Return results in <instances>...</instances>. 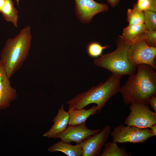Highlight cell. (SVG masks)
<instances>
[{"instance_id": "44dd1931", "label": "cell", "mask_w": 156, "mask_h": 156, "mask_svg": "<svg viewBox=\"0 0 156 156\" xmlns=\"http://www.w3.org/2000/svg\"><path fill=\"white\" fill-rule=\"evenodd\" d=\"M145 34L147 44L150 46L156 47V31L147 30L145 32Z\"/></svg>"}, {"instance_id": "4fadbf2b", "label": "cell", "mask_w": 156, "mask_h": 156, "mask_svg": "<svg viewBox=\"0 0 156 156\" xmlns=\"http://www.w3.org/2000/svg\"><path fill=\"white\" fill-rule=\"evenodd\" d=\"M99 108L97 106H94L90 108L86 109H79L68 107V111L70 117L68 125H80L86 122L88 117L97 114Z\"/></svg>"}, {"instance_id": "5b68a950", "label": "cell", "mask_w": 156, "mask_h": 156, "mask_svg": "<svg viewBox=\"0 0 156 156\" xmlns=\"http://www.w3.org/2000/svg\"><path fill=\"white\" fill-rule=\"evenodd\" d=\"M128 55L130 61L135 66L146 64L156 70V47L150 46L147 44L145 32L130 45Z\"/></svg>"}, {"instance_id": "5bb4252c", "label": "cell", "mask_w": 156, "mask_h": 156, "mask_svg": "<svg viewBox=\"0 0 156 156\" xmlns=\"http://www.w3.org/2000/svg\"><path fill=\"white\" fill-rule=\"evenodd\" d=\"M146 30L144 23L138 25L129 24L123 29L122 35L120 38L131 45Z\"/></svg>"}, {"instance_id": "7c38bea8", "label": "cell", "mask_w": 156, "mask_h": 156, "mask_svg": "<svg viewBox=\"0 0 156 156\" xmlns=\"http://www.w3.org/2000/svg\"><path fill=\"white\" fill-rule=\"evenodd\" d=\"M64 105H62L60 108L53 120L54 124L49 130L43 135L44 137L52 138L54 135L64 131L69 122L70 116L68 112L64 109Z\"/></svg>"}, {"instance_id": "9a60e30c", "label": "cell", "mask_w": 156, "mask_h": 156, "mask_svg": "<svg viewBox=\"0 0 156 156\" xmlns=\"http://www.w3.org/2000/svg\"><path fill=\"white\" fill-rule=\"evenodd\" d=\"M48 151L51 153L61 152L67 156H82V150L79 144L71 145L61 140L53 144L48 148Z\"/></svg>"}, {"instance_id": "2e32d148", "label": "cell", "mask_w": 156, "mask_h": 156, "mask_svg": "<svg viewBox=\"0 0 156 156\" xmlns=\"http://www.w3.org/2000/svg\"><path fill=\"white\" fill-rule=\"evenodd\" d=\"M1 13L6 21L12 22L15 27H18V12L14 7L12 0H5Z\"/></svg>"}, {"instance_id": "d4e9b609", "label": "cell", "mask_w": 156, "mask_h": 156, "mask_svg": "<svg viewBox=\"0 0 156 156\" xmlns=\"http://www.w3.org/2000/svg\"><path fill=\"white\" fill-rule=\"evenodd\" d=\"M150 129L154 136L156 135V124L150 127Z\"/></svg>"}, {"instance_id": "d6986e66", "label": "cell", "mask_w": 156, "mask_h": 156, "mask_svg": "<svg viewBox=\"0 0 156 156\" xmlns=\"http://www.w3.org/2000/svg\"><path fill=\"white\" fill-rule=\"evenodd\" d=\"M144 16V24L146 29L149 31H156V12L150 10L143 11Z\"/></svg>"}, {"instance_id": "ba28073f", "label": "cell", "mask_w": 156, "mask_h": 156, "mask_svg": "<svg viewBox=\"0 0 156 156\" xmlns=\"http://www.w3.org/2000/svg\"><path fill=\"white\" fill-rule=\"evenodd\" d=\"M102 129L92 130L88 128L86 122L76 125H68L62 132L53 136L52 138L61 139L62 141L70 144L72 142L80 144L91 136L94 135Z\"/></svg>"}, {"instance_id": "484cf974", "label": "cell", "mask_w": 156, "mask_h": 156, "mask_svg": "<svg viewBox=\"0 0 156 156\" xmlns=\"http://www.w3.org/2000/svg\"><path fill=\"white\" fill-rule=\"evenodd\" d=\"M5 2V0H0V13L3 8Z\"/></svg>"}, {"instance_id": "52a82bcc", "label": "cell", "mask_w": 156, "mask_h": 156, "mask_svg": "<svg viewBox=\"0 0 156 156\" xmlns=\"http://www.w3.org/2000/svg\"><path fill=\"white\" fill-rule=\"evenodd\" d=\"M130 112L125 120L127 125L141 128H150L156 124V113L151 110L148 105L134 103L129 106Z\"/></svg>"}, {"instance_id": "8fae6325", "label": "cell", "mask_w": 156, "mask_h": 156, "mask_svg": "<svg viewBox=\"0 0 156 156\" xmlns=\"http://www.w3.org/2000/svg\"><path fill=\"white\" fill-rule=\"evenodd\" d=\"M10 79L6 75L3 62L0 60V111L10 107L11 102L17 97L16 90L11 86Z\"/></svg>"}, {"instance_id": "7a4b0ae2", "label": "cell", "mask_w": 156, "mask_h": 156, "mask_svg": "<svg viewBox=\"0 0 156 156\" xmlns=\"http://www.w3.org/2000/svg\"><path fill=\"white\" fill-rule=\"evenodd\" d=\"M32 39L30 27L27 26L14 38L7 40L1 51L0 60L9 79L21 68L28 56Z\"/></svg>"}, {"instance_id": "603a6c76", "label": "cell", "mask_w": 156, "mask_h": 156, "mask_svg": "<svg viewBox=\"0 0 156 156\" xmlns=\"http://www.w3.org/2000/svg\"><path fill=\"white\" fill-rule=\"evenodd\" d=\"M148 104L151 105V107L153 109L155 112L156 113V95L151 96L148 101Z\"/></svg>"}, {"instance_id": "8992f818", "label": "cell", "mask_w": 156, "mask_h": 156, "mask_svg": "<svg viewBox=\"0 0 156 156\" xmlns=\"http://www.w3.org/2000/svg\"><path fill=\"white\" fill-rule=\"evenodd\" d=\"M110 135L112 142L116 143L129 142L136 144L145 142L154 136L151 130L120 124L115 127Z\"/></svg>"}, {"instance_id": "ffe728a7", "label": "cell", "mask_w": 156, "mask_h": 156, "mask_svg": "<svg viewBox=\"0 0 156 156\" xmlns=\"http://www.w3.org/2000/svg\"><path fill=\"white\" fill-rule=\"evenodd\" d=\"M108 47L105 45L102 46L99 43L96 42H92L88 45L87 51L88 55L92 57H97L101 55L103 49Z\"/></svg>"}, {"instance_id": "ac0fdd59", "label": "cell", "mask_w": 156, "mask_h": 156, "mask_svg": "<svg viewBox=\"0 0 156 156\" xmlns=\"http://www.w3.org/2000/svg\"><path fill=\"white\" fill-rule=\"evenodd\" d=\"M127 20L129 25H138L144 23L143 12L134 8L129 9L127 12Z\"/></svg>"}, {"instance_id": "9c48e42d", "label": "cell", "mask_w": 156, "mask_h": 156, "mask_svg": "<svg viewBox=\"0 0 156 156\" xmlns=\"http://www.w3.org/2000/svg\"><path fill=\"white\" fill-rule=\"evenodd\" d=\"M74 0L76 16L83 23H89L95 15L105 12L109 9L107 4L98 3L94 0Z\"/></svg>"}, {"instance_id": "3957f363", "label": "cell", "mask_w": 156, "mask_h": 156, "mask_svg": "<svg viewBox=\"0 0 156 156\" xmlns=\"http://www.w3.org/2000/svg\"><path fill=\"white\" fill-rule=\"evenodd\" d=\"M121 77L112 74L105 82L77 95L66 103L69 105V107L77 109H83L89 104L95 103L99 113L107 101L119 92Z\"/></svg>"}, {"instance_id": "7402d4cb", "label": "cell", "mask_w": 156, "mask_h": 156, "mask_svg": "<svg viewBox=\"0 0 156 156\" xmlns=\"http://www.w3.org/2000/svg\"><path fill=\"white\" fill-rule=\"evenodd\" d=\"M136 3L141 5L146 9L154 11L150 0H138Z\"/></svg>"}, {"instance_id": "e0dca14e", "label": "cell", "mask_w": 156, "mask_h": 156, "mask_svg": "<svg viewBox=\"0 0 156 156\" xmlns=\"http://www.w3.org/2000/svg\"><path fill=\"white\" fill-rule=\"evenodd\" d=\"M102 153L99 156H131V154L127 152L123 146L119 147L116 143L107 142L105 143Z\"/></svg>"}, {"instance_id": "30bf717a", "label": "cell", "mask_w": 156, "mask_h": 156, "mask_svg": "<svg viewBox=\"0 0 156 156\" xmlns=\"http://www.w3.org/2000/svg\"><path fill=\"white\" fill-rule=\"evenodd\" d=\"M111 132V127L106 125L98 133L80 143L82 156H98Z\"/></svg>"}, {"instance_id": "cb8c5ba5", "label": "cell", "mask_w": 156, "mask_h": 156, "mask_svg": "<svg viewBox=\"0 0 156 156\" xmlns=\"http://www.w3.org/2000/svg\"><path fill=\"white\" fill-rule=\"evenodd\" d=\"M107 1L113 7H114L120 2V0H107Z\"/></svg>"}, {"instance_id": "277c9868", "label": "cell", "mask_w": 156, "mask_h": 156, "mask_svg": "<svg viewBox=\"0 0 156 156\" xmlns=\"http://www.w3.org/2000/svg\"><path fill=\"white\" fill-rule=\"evenodd\" d=\"M116 43L115 51L95 58L94 64L107 69L113 74L121 77L134 75L136 73L137 66L131 62L129 58L128 51L130 45L120 38Z\"/></svg>"}, {"instance_id": "4316f807", "label": "cell", "mask_w": 156, "mask_h": 156, "mask_svg": "<svg viewBox=\"0 0 156 156\" xmlns=\"http://www.w3.org/2000/svg\"><path fill=\"white\" fill-rule=\"evenodd\" d=\"M20 0H16V3L18 6H19V2Z\"/></svg>"}, {"instance_id": "6da1fadb", "label": "cell", "mask_w": 156, "mask_h": 156, "mask_svg": "<svg viewBox=\"0 0 156 156\" xmlns=\"http://www.w3.org/2000/svg\"><path fill=\"white\" fill-rule=\"evenodd\" d=\"M135 73L129 76L125 84L120 87L124 103H134L148 105L150 97L156 94V73L151 66L141 64L137 66Z\"/></svg>"}]
</instances>
